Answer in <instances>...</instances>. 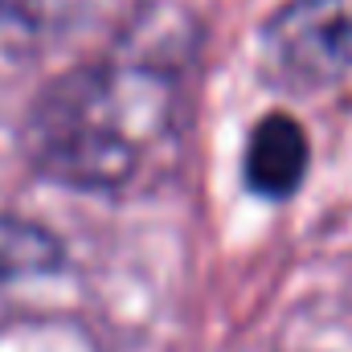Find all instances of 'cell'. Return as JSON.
<instances>
[{
    "label": "cell",
    "instance_id": "3",
    "mask_svg": "<svg viewBox=\"0 0 352 352\" xmlns=\"http://www.w3.org/2000/svg\"><path fill=\"white\" fill-rule=\"evenodd\" d=\"M307 176V135L299 119L270 111L254 123L250 144H246V184L250 192L283 201L291 197Z\"/></svg>",
    "mask_w": 352,
    "mask_h": 352
},
{
    "label": "cell",
    "instance_id": "4",
    "mask_svg": "<svg viewBox=\"0 0 352 352\" xmlns=\"http://www.w3.org/2000/svg\"><path fill=\"white\" fill-rule=\"evenodd\" d=\"M62 266V242L33 221L0 217V287L33 274H50Z\"/></svg>",
    "mask_w": 352,
    "mask_h": 352
},
{
    "label": "cell",
    "instance_id": "2",
    "mask_svg": "<svg viewBox=\"0 0 352 352\" xmlns=\"http://www.w3.org/2000/svg\"><path fill=\"white\" fill-rule=\"evenodd\" d=\"M266 54L283 78L336 82L352 70V0H291L266 25Z\"/></svg>",
    "mask_w": 352,
    "mask_h": 352
},
{
    "label": "cell",
    "instance_id": "1",
    "mask_svg": "<svg viewBox=\"0 0 352 352\" xmlns=\"http://www.w3.org/2000/svg\"><path fill=\"white\" fill-rule=\"evenodd\" d=\"M184 127L188 87L176 58L140 41L41 90L25 123V152L54 184L123 192L173 164Z\"/></svg>",
    "mask_w": 352,
    "mask_h": 352
},
{
    "label": "cell",
    "instance_id": "5",
    "mask_svg": "<svg viewBox=\"0 0 352 352\" xmlns=\"http://www.w3.org/2000/svg\"><path fill=\"white\" fill-rule=\"evenodd\" d=\"M94 0H0V21L25 29H54L82 16Z\"/></svg>",
    "mask_w": 352,
    "mask_h": 352
}]
</instances>
